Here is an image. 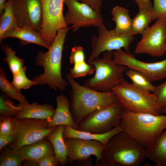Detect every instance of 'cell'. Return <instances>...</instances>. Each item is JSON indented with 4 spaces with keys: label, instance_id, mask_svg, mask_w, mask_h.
Here are the masks:
<instances>
[{
    "label": "cell",
    "instance_id": "obj_8",
    "mask_svg": "<svg viewBox=\"0 0 166 166\" xmlns=\"http://www.w3.org/2000/svg\"><path fill=\"white\" fill-rule=\"evenodd\" d=\"M98 28V36L94 35L92 38L91 52L88 59V63L98 57L102 53L105 52L123 48L125 52L131 53L129 45L134 39V35L132 33H117L114 30H108L104 22Z\"/></svg>",
    "mask_w": 166,
    "mask_h": 166
},
{
    "label": "cell",
    "instance_id": "obj_35",
    "mask_svg": "<svg viewBox=\"0 0 166 166\" xmlns=\"http://www.w3.org/2000/svg\"><path fill=\"white\" fill-rule=\"evenodd\" d=\"M85 49L82 46L78 45L72 48L69 57V62L71 64L74 65L85 61Z\"/></svg>",
    "mask_w": 166,
    "mask_h": 166
},
{
    "label": "cell",
    "instance_id": "obj_13",
    "mask_svg": "<svg viewBox=\"0 0 166 166\" xmlns=\"http://www.w3.org/2000/svg\"><path fill=\"white\" fill-rule=\"evenodd\" d=\"M67 11L64 15L66 24H72L73 32L81 27H98L103 22L101 13L77 0H64Z\"/></svg>",
    "mask_w": 166,
    "mask_h": 166
},
{
    "label": "cell",
    "instance_id": "obj_38",
    "mask_svg": "<svg viewBox=\"0 0 166 166\" xmlns=\"http://www.w3.org/2000/svg\"><path fill=\"white\" fill-rule=\"evenodd\" d=\"M17 138L16 132L11 134L0 136V150L9 145L15 140Z\"/></svg>",
    "mask_w": 166,
    "mask_h": 166
},
{
    "label": "cell",
    "instance_id": "obj_15",
    "mask_svg": "<svg viewBox=\"0 0 166 166\" xmlns=\"http://www.w3.org/2000/svg\"><path fill=\"white\" fill-rule=\"evenodd\" d=\"M13 8L18 26L40 32L42 19L40 0H13Z\"/></svg>",
    "mask_w": 166,
    "mask_h": 166
},
{
    "label": "cell",
    "instance_id": "obj_37",
    "mask_svg": "<svg viewBox=\"0 0 166 166\" xmlns=\"http://www.w3.org/2000/svg\"><path fill=\"white\" fill-rule=\"evenodd\" d=\"M36 161L37 166H58L59 165L55 155H47Z\"/></svg>",
    "mask_w": 166,
    "mask_h": 166
},
{
    "label": "cell",
    "instance_id": "obj_27",
    "mask_svg": "<svg viewBox=\"0 0 166 166\" xmlns=\"http://www.w3.org/2000/svg\"><path fill=\"white\" fill-rule=\"evenodd\" d=\"M125 73L131 80L132 83L141 90L147 93H153L155 90L156 86L139 72L128 68Z\"/></svg>",
    "mask_w": 166,
    "mask_h": 166
},
{
    "label": "cell",
    "instance_id": "obj_23",
    "mask_svg": "<svg viewBox=\"0 0 166 166\" xmlns=\"http://www.w3.org/2000/svg\"><path fill=\"white\" fill-rule=\"evenodd\" d=\"M111 14L115 24L113 30L116 33L120 34L132 33V19L128 10L122 6H116L113 8Z\"/></svg>",
    "mask_w": 166,
    "mask_h": 166
},
{
    "label": "cell",
    "instance_id": "obj_20",
    "mask_svg": "<svg viewBox=\"0 0 166 166\" xmlns=\"http://www.w3.org/2000/svg\"><path fill=\"white\" fill-rule=\"evenodd\" d=\"M122 131L124 130L121 124L116 126L110 131L103 134L79 131L69 126H64L63 135L65 138H74L87 140H96L105 146L113 136Z\"/></svg>",
    "mask_w": 166,
    "mask_h": 166
},
{
    "label": "cell",
    "instance_id": "obj_6",
    "mask_svg": "<svg viewBox=\"0 0 166 166\" xmlns=\"http://www.w3.org/2000/svg\"><path fill=\"white\" fill-rule=\"evenodd\" d=\"M124 109L135 113H148L156 115L161 114L157 108L156 97L126 81L112 90Z\"/></svg>",
    "mask_w": 166,
    "mask_h": 166
},
{
    "label": "cell",
    "instance_id": "obj_41",
    "mask_svg": "<svg viewBox=\"0 0 166 166\" xmlns=\"http://www.w3.org/2000/svg\"><path fill=\"white\" fill-rule=\"evenodd\" d=\"M6 2V0H0V16L2 15L3 13L4 6Z\"/></svg>",
    "mask_w": 166,
    "mask_h": 166
},
{
    "label": "cell",
    "instance_id": "obj_12",
    "mask_svg": "<svg viewBox=\"0 0 166 166\" xmlns=\"http://www.w3.org/2000/svg\"><path fill=\"white\" fill-rule=\"evenodd\" d=\"M42 19L40 32L49 47L60 29L68 27L63 14L64 0H40Z\"/></svg>",
    "mask_w": 166,
    "mask_h": 166
},
{
    "label": "cell",
    "instance_id": "obj_2",
    "mask_svg": "<svg viewBox=\"0 0 166 166\" xmlns=\"http://www.w3.org/2000/svg\"><path fill=\"white\" fill-rule=\"evenodd\" d=\"M146 158V148L122 131L109 140L97 166H138Z\"/></svg>",
    "mask_w": 166,
    "mask_h": 166
},
{
    "label": "cell",
    "instance_id": "obj_10",
    "mask_svg": "<svg viewBox=\"0 0 166 166\" xmlns=\"http://www.w3.org/2000/svg\"><path fill=\"white\" fill-rule=\"evenodd\" d=\"M152 26H148L141 35L134 52L138 54H146L158 57L163 56L166 53V16L156 19Z\"/></svg>",
    "mask_w": 166,
    "mask_h": 166
},
{
    "label": "cell",
    "instance_id": "obj_7",
    "mask_svg": "<svg viewBox=\"0 0 166 166\" xmlns=\"http://www.w3.org/2000/svg\"><path fill=\"white\" fill-rule=\"evenodd\" d=\"M124 110L119 101L98 109L83 120L77 130L97 134L107 132L121 124Z\"/></svg>",
    "mask_w": 166,
    "mask_h": 166
},
{
    "label": "cell",
    "instance_id": "obj_18",
    "mask_svg": "<svg viewBox=\"0 0 166 166\" xmlns=\"http://www.w3.org/2000/svg\"><path fill=\"white\" fill-rule=\"evenodd\" d=\"M20 112L14 117L17 119H31L51 121L55 111L53 105H40L36 102L23 106Z\"/></svg>",
    "mask_w": 166,
    "mask_h": 166
},
{
    "label": "cell",
    "instance_id": "obj_16",
    "mask_svg": "<svg viewBox=\"0 0 166 166\" xmlns=\"http://www.w3.org/2000/svg\"><path fill=\"white\" fill-rule=\"evenodd\" d=\"M57 103L54 115L49 123V128L58 125L67 126L77 129L78 126L75 123L70 109V102L65 95L61 94L55 98Z\"/></svg>",
    "mask_w": 166,
    "mask_h": 166
},
{
    "label": "cell",
    "instance_id": "obj_36",
    "mask_svg": "<svg viewBox=\"0 0 166 166\" xmlns=\"http://www.w3.org/2000/svg\"><path fill=\"white\" fill-rule=\"evenodd\" d=\"M152 11L154 20L166 16V0H153Z\"/></svg>",
    "mask_w": 166,
    "mask_h": 166
},
{
    "label": "cell",
    "instance_id": "obj_34",
    "mask_svg": "<svg viewBox=\"0 0 166 166\" xmlns=\"http://www.w3.org/2000/svg\"><path fill=\"white\" fill-rule=\"evenodd\" d=\"M13 117H0V136L15 132V125Z\"/></svg>",
    "mask_w": 166,
    "mask_h": 166
},
{
    "label": "cell",
    "instance_id": "obj_39",
    "mask_svg": "<svg viewBox=\"0 0 166 166\" xmlns=\"http://www.w3.org/2000/svg\"><path fill=\"white\" fill-rule=\"evenodd\" d=\"M89 5L96 12L101 13L103 0H77Z\"/></svg>",
    "mask_w": 166,
    "mask_h": 166
},
{
    "label": "cell",
    "instance_id": "obj_32",
    "mask_svg": "<svg viewBox=\"0 0 166 166\" xmlns=\"http://www.w3.org/2000/svg\"><path fill=\"white\" fill-rule=\"evenodd\" d=\"M95 71V68L93 65L87 63L85 61L74 65L73 67L70 69L68 74L74 79L92 74Z\"/></svg>",
    "mask_w": 166,
    "mask_h": 166
},
{
    "label": "cell",
    "instance_id": "obj_19",
    "mask_svg": "<svg viewBox=\"0 0 166 166\" xmlns=\"http://www.w3.org/2000/svg\"><path fill=\"white\" fill-rule=\"evenodd\" d=\"M19 150L23 160L38 161L47 155H55L53 146L46 137L24 146Z\"/></svg>",
    "mask_w": 166,
    "mask_h": 166
},
{
    "label": "cell",
    "instance_id": "obj_28",
    "mask_svg": "<svg viewBox=\"0 0 166 166\" xmlns=\"http://www.w3.org/2000/svg\"><path fill=\"white\" fill-rule=\"evenodd\" d=\"M1 48L6 55L3 61L7 64L12 75L18 73L24 66V59L17 56L16 51L8 45H2Z\"/></svg>",
    "mask_w": 166,
    "mask_h": 166
},
{
    "label": "cell",
    "instance_id": "obj_43",
    "mask_svg": "<svg viewBox=\"0 0 166 166\" xmlns=\"http://www.w3.org/2000/svg\"><path fill=\"white\" fill-rule=\"evenodd\" d=\"M165 53H166V42L165 45Z\"/></svg>",
    "mask_w": 166,
    "mask_h": 166
},
{
    "label": "cell",
    "instance_id": "obj_1",
    "mask_svg": "<svg viewBox=\"0 0 166 166\" xmlns=\"http://www.w3.org/2000/svg\"><path fill=\"white\" fill-rule=\"evenodd\" d=\"M71 29L68 27L59 29L48 50H40L37 53L34 64L42 67L44 72L33 77L35 85H47L55 91H63L66 89L68 83L61 74L62 57L65 37Z\"/></svg>",
    "mask_w": 166,
    "mask_h": 166
},
{
    "label": "cell",
    "instance_id": "obj_11",
    "mask_svg": "<svg viewBox=\"0 0 166 166\" xmlns=\"http://www.w3.org/2000/svg\"><path fill=\"white\" fill-rule=\"evenodd\" d=\"M69 149L68 164L75 165H92L91 156L96 158L95 166L102 158L105 146L96 140H87L77 138H65Z\"/></svg>",
    "mask_w": 166,
    "mask_h": 166
},
{
    "label": "cell",
    "instance_id": "obj_33",
    "mask_svg": "<svg viewBox=\"0 0 166 166\" xmlns=\"http://www.w3.org/2000/svg\"><path fill=\"white\" fill-rule=\"evenodd\" d=\"M156 97L158 110L161 113L162 108L166 105V80L160 85L156 86L152 93Z\"/></svg>",
    "mask_w": 166,
    "mask_h": 166
},
{
    "label": "cell",
    "instance_id": "obj_30",
    "mask_svg": "<svg viewBox=\"0 0 166 166\" xmlns=\"http://www.w3.org/2000/svg\"><path fill=\"white\" fill-rule=\"evenodd\" d=\"M22 105H15L14 102L5 96H0V117H14L22 109Z\"/></svg>",
    "mask_w": 166,
    "mask_h": 166
},
{
    "label": "cell",
    "instance_id": "obj_42",
    "mask_svg": "<svg viewBox=\"0 0 166 166\" xmlns=\"http://www.w3.org/2000/svg\"><path fill=\"white\" fill-rule=\"evenodd\" d=\"M161 113L166 115V105L162 108L161 111Z\"/></svg>",
    "mask_w": 166,
    "mask_h": 166
},
{
    "label": "cell",
    "instance_id": "obj_21",
    "mask_svg": "<svg viewBox=\"0 0 166 166\" xmlns=\"http://www.w3.org/2000/svg\"><path fill=\"white\" fill-rule=\"evenodd\" d=\"M63 125L57 126L54 130L46 137L53 146L55 155L59 165L62 166L68 164L69 153V147L63 135Z\"/></svg>",
    "mask_w": 166,
    "mask_h": 166
},
{
    "label": "cell",
    "instance_id": "obj_14",
    "mask_svg": "<svg viewBox=\"0 0 166 166\" xmlns=\"http://www.w3.org/2000/svg\"><path fill=\"white\" fill-rule=\"evenodd\" d=\"M113 59L117 64L137 71L154 82L166 77V58L158 62L148 63L136 59L131 53L122 49L113 51Z\"/></svg>",
    "mask_w": 166,
    "mask_h": 166
},
{
    "label": "cell",
    "instance_id": "obj_29",
    "mask_svg": "<svg viewBox=\"0 0 166 166\" xmlns=\"http://www.w3.org/2000/svg\"><path fill=\"white\" fill-rule=\"evenodd\" d=\"M1 150L0 155V166H22L23 159L19 150L8 147Z\"/></svg>",
    "mask_w": 166,
    "mask_h": 166
},
{
    "label": "cell",
    "instance_id": "obj_17",
    "mask_svg": "<svg viewBox=\"0 0 166 166\" xmlns=\"http://www.w3.org/2000/svg\"><path fill=\"white\" fill-rule=\"evenodd\" d=\"M8 38H14L18 39L21 45L22 46L33 43L49 49V47L45 41L40 31L26 27L18 26L7 32L3 37L2 40Z\"/></svg>",
    "mask_w": 166,
    "mask_h": 166
},
{
    "label": "cell",
    "instance_id": "obj_40",
    "mask_svg": "<svg viewBox=\"0 0 166 166\" xmlns=\"http://www.w3.org/2000/svg\"><path fill=\"white\" fill-rule=\"evenodd\" d=\"M137 4L139 10H151L153 5L150 0H134Z\"/></svg>",
    "mask_w": 166,
    "mask_h": 166
},
{
    "label": "cell",
    "instance_id": "obj_22",
    "mask_svg": "<svg viewBox=\"0 0 166 166\" xmlns=\"http://www.w3.org/2000/svg\"><path fill=\"white\" fill-rule=\"evenodd\" d=\"M146 158L156 166H166V128L148 147Z\"/></svg>",
    "mask_w": 166,
    "mask_h": 166
},
{
    "label": "cell",
    "instance_id": "obj_4",
    "mask_svg": "<svg viewBox=\"0 0 166 166\" xmlns=\"http://www.w3.org/2000/svg\"><path fill=\"white\" fill-rule=\"evenodd\" d=\"M121 124L124 131L147 148L166 128V115L135 113L125 110Z\"/></svg>",
    "mask_w": 166,
    "mask_h": 166
},
{
    "label": "cell",
    "instance_id": "obj_31",
    "mask_svg": "<svg viewBox=\"0 0 166 166\" xmlns=\"http://www.w3.org/2000/svg\"><path fill=\"white\" fill-rule=\"evenodd\" d=\"M26 68L24 66L18 73L13 75V80L11 82L12 85L18 90L28 89L35 85L33 80L29 79L26 75Z\"/></svg>",
    "mask_w": 166,
    "mask_h": 166
},
{
    "label": "cell",
    "instance_id": "obj_25",
    "mask_svg": "<svg viewBox=\"0 0 166 166\" xmlns=\"http://www.w3.org/2000/svg\"><path fill=\"white\" fill-rule=\"evenodd\" d=\"M18 26L13 10V0H8L4 5L3 13L0 16V42L6 32Z\"/></svg>",
    "mask_w": 166,
    "mask_h": 166
},
{
    "label": "cell",
    "instance_id": "obj_26",
    "mask_svg": "<svg viewBox=\"0 0 166 166\" xmlns=\"http://www.w3.org/2000/svg\"><path fill=\"white\" fill-rule=\"evenodd\" d=\"M153 20L152 9L139 10L138 14L132 19V34L134 35L138 34L142 35L148 27L150 23Z\"/></svg>",
    "mask_w": 166,
    "mask_h": 166
},
{
    "label": "cell",
    "instance_id": "obj_9",
    "mask_svg": "<svg viewBox=\"0 0 166 166\" xmlns=\"http://www.w3.org/2000/svg\"><path fill=\"white\" fill-rule=\"evenodd\" d=\"M16 139L7 147L19 150L22 147L46 137L55 127L49 128V121L31 119H17L14 117Z\"/></svg>",
    "mask_w": 166,
    "mask_h": 166
},
{
    "label": "cell",
    "instance_id": "obj_5",
    "mask_svg": "<svg viewBox=\"0 0 166 166\" xmlns=\"http://www.w3.org/2000/svg\"><path fill=\"white\" fill-rule=\"evenodd\" d=\"M89 64L95 67V74L93 77L85 81V86L98 91L107 92L112 91L125 81L124 75L128 68L114 61L112 51L103 52L102 57H99Z\"/></svg>",
    "mask_w": 166,
    "mask_h": 166
},
{
    "label": "cell",
    "instance_id": "obj_3",
    "mask_svg": "<svg viewBox=\"0 0 166 166\" xmlns=\"http://www.w3.org/2000/svg\"><path fill=\"white\" fill-rule=\"evenodd\" d=\"M65 76L71 87L70 110L78 126L94 111L118 101L112 91H98L80 85L68 74Z\"/></svg>",
    "mask_w": 166,
    "mask_h": 166
},
{
    "label": "cell",
    "instance_id": "obj_24",
    "mask_svg": "<svg viewBox=\"0 0 166 166\" xmlns=\"http://www.w3.org/2000/svg\"><path fill=\"white\" fill-rule=\"evenodd\" d=\"M0 89L7 97L17 101L23 106L29 104L21 91L17 89L7 80L2 67H0Z\"/></svg>",
    "mask_w": 166,
    "mask_h": 166
}]
</instances>
